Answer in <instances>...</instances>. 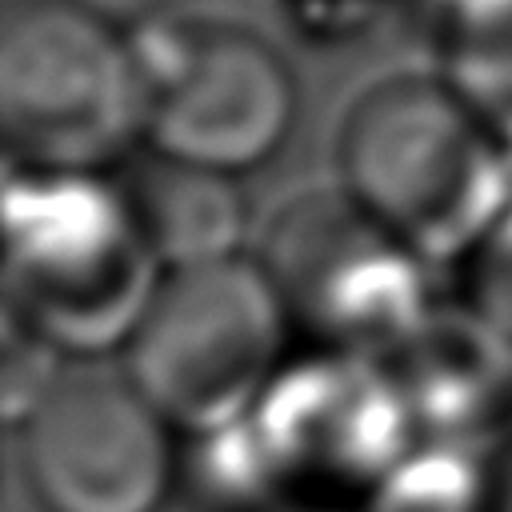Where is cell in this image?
Returning <instances> with one entry per match:
<instances>
[{
	"instance_id": "cell-13",
	"label": "cell",
	"mask_w": 512,
	"mask_h": 512,
	"mask_svg": "<svg viewBox=\"0 0 512 512\" xmlns=\"http://www.w3.org/2000/svg\"><path fill=\"white\" fill-rule=\"evenodd\" d=\"M456 268L460 308L512 344V212H500V220L456 260Z\"/></svg>"
},
{
	"instance_id": "cell-9",
	"label": "cell",
	"mask_w": 512,
	"mask_h": 512,
	"mask_svg": "<svg viewBox=\"0 0 512 512\" xmlns=\"http://www.w3.org/2000/svg\"><path fill=\"white\" fill-rule=\"evenodd\" d=\"M420 432L428 436H472L504 412L512 396V344L484 328L468 308L432 316L416 336L388 356Z\"/></svg>"
},
{
	"instance_id": "cell-10",
	"label": "cell",
	"mask_w": 512,
	"mask_h": 512,
	"mask_svg": "<svg viewBox=\"0 0 512 512\" xmlns=\"http://www.w3.org/2000/svg\"><path fill=\"white\" fill-rule=\"evenodd\" d=\"M116 184L160 268L248 252V204L240 192V176L148 148V156H132L124 164V176Z\"/></svg>"
},
{
	"instance_id": "cell-15",
	"label": "cell",
	"mask_w": 512,
	"mask_h": 512,
	"mask_svg": "<svg viewBox=\"0 0 512 512\" xmlns=\"http://www.w3.org/2000/svg\"><path fill=\"white\" fill-rule=\"evenodd\" d=\"M504 212H512V144H508V200H504Z\"/></svg>"
},
{
	"instance_id": "cell-3",
	"label": "cell",
	"mask_w": 512,
	"mask_h": 512,
	"mask_svg": "<svg viewBox=\"0 0 512 512\" xmlns=\"http://www.w3.org/2000/svg\"><path fill=\"white\" fill-rule=\"evenodd\" d=\"M136 24L92 0L0 4V140L8 168L112 172L144 148Z\"/></svg>"
},
{
	"instance_id": "cell-5",
	"label": "cell",
	"mask_w": 512,
	"mask_h": 512,
	"mask_svg": "<svg viewBox=\"0 0 512 512\" xmlns=\"http://www.w3.org/2000/svg\"><path fill=\"white\" fill-rule=\"evenodd\" d=\"M148 128L144 148L244 176L268 164L296 124V76L268 36L220 12L136 20Z\"/></svg>"
},
{
	"instance_id": "cell-7",
	"label": "cell",
	"mask_w": 512,
	"mask_h": 512,
	"mask_svg": "<svg viewBox=\"0 0 512 512\" xmlns=\"http://www.w3.org/2000/svg\"><path fill=\"white\" fill-rule=\"evenodd\" d=\"M16 428L40 512H160L180 480L176 428L100 360H64Z\"/></svg>"
},
{
	"instance_id": "cell-1",
	"label": "cell",
	"mask_w": 512,
	"mask_h": 512,
	"mask_svg": "<svg viewBox=\"0 0 512 512\" xmlns=\"http://www.w3.org/2000/svg\"><path fill=\"white\" fill-rule=\"evenodd\" d=\"M340 188L400 244L456 264L504 212L508 144L436 72L384 76L344 112Z\"/></svg>"
},
{
	"instance_id": "cell-14",
	"label": "cell",
	"mask_w": 512,
	"mask_h": 512,
	"mask_svg": "<svg viewBox=\"0 0 512 512\" xmlns=\"http://www.w3.org/2000/svg\"><path fill=\"white\" fill-rule=\"evenodd\" d=\"M488 512H512V436L488 456Z\"/></svg>"
},
{
	"instance_id": "cell-4",
	"label": "cell",
	"mask_w": 512,
	"mask_h": 512,
	"mask_svg": "<svg viewBox=\"0 0 512 512\" xmlns=\"http://www.w3.org/2000/svg\"><path fill=\"white\" fill-rule=\"evenodd\" d=\"M288 304L256 252L164 268L124 372L180 436L252 416L292 344Z\"/></svg>"
},
{
	"instance_id": "cell-8",
	"label": "cell",
	"mask_w": 512,
	"mask_h": 512,
	"mask_svg": "<svg viewBox=\"0 0 512 512\" xmlns=\"http://www.w3.org/2000/svg\"><path fill=\"white\" fill-rule=\"evenodd\" d=\"M252 424L288 488L372 492L420 440L416 412L388 360L316 348L288 360Z\"/></svg>"
},
{
	"instance_id": "cell-12",
	"label": "cell",
	"mask_w": 512,
	"mask_h": 512,
	"mask_svg": "<svg viewBox=\"0 0 512 512\" xmlns=\"http://www.w3.org/2000/svg\"><path fill=\"white\" fill-rule=\"evenodd\" d=\"M372 500V512H488V460H472L456 436L420 432Z\"/></svg>"
},
{
	"instance_id": "cell-2",
	"label": "cell",
	"mask_w": 512,
	"mask_h": 512,
	"mask_svg": "<svg viewBox=\"0 0 512 512\" xmlns=\"http://www.w3.org/2000/svg\"><path fill=\"white\" fill-rule=\"evenodd\" d=\"M164 268L108 172L8 168V320L68 360H104L132 340Z\"/></svg>"
},
{
	"instance_id": "cell-11",
	"label": "cell",
	"mask_w": 512,
	"mask_h": 512,
	"mask_svg": "<svg viewBox=\"0 0 512 512\" xmlns=\"http://www.w3.org/2000/svg\"><path fill=\"white\" fill-rule=\"evenodd\" d=\"M440 76L512 144V0H432Z\"/></svg>"
},
{
	"instance_id": "cell-6",
	"label": "cell",
	"mask_w": 512,
	"mask_h": 512,
	"mask_svg": "<svg viewBox=\"0 0 512 512\" xmlns=\"http://www.w3.org/2000/svg\"><path fill=\"white\" fill-rule=\"evenodd\" d=\"M296 332L316 348L388 360L432 316L428 260L344 188L280 208L260 252Z\"/></svg>"
}]
</instances>
